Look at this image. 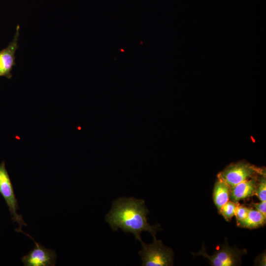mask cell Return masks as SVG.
I'll return each mask as SVG.
<instances>
[{"label": "cell", "instance_id": "1", "mask_svg": "<svg viewBox=\"0 0 266 266\" xmlns=\"http://www.w3.org/2000/svg\"><path fill=\"white\" fill-rule=\"evenodd\" d=\"M149 213L144 200L123 197L113 201L105 219L113 231L121 229L125 233H131L141 242V232H148L156 239L157 231L161 230L159 224L150 225L148 223Z\"/></svg>", "mask_w": 266, "mask_h": 266}, {"label": "cell", "instance_id": "2", "mask_svg": "<svg viewBox=\"0 0 266 266\" xmlns=\"http://www.w3.org/2000/svg\"><path fill=\"white\" fill-rule=\"evenodd\" d=\"M142 249L138 252L142 261V266H170L173 265L174 253L165 246L161 240L154 239L147 244L141 241Z\"/></svg>", "mask_w": 266, "mask_h": 266}, {"label": "cell", "instance_id": "3", "mask_svg": "<svg viewBox=\"0 0 266 266\" xmlns=\"http://www.w3.org/2000/svg\"><path fill=\"white\" fill-rule=\"evenodd\" d=\"M263 173V170L253 165L245 162H239L230 165L218 174V177L231 188Z\"/></svg>", "mask_w": 266, "mask_h": 266}, {"label": "cell", "instance_id": "4", "mask_svg": "<svg viewBox=\"0 0 266 266\" xmlns=\"http://www.w3.org/2000/svg\"><path fill=\"white\" fill-rule=\"evenodd\" d=\"M0 194L4 199L8 206L13 221L19 225L17 231L28 235L22 230V226H26L27 224L24 222L22 216L17 212L18 208L17 200L15 198L13 186L4 161L0 164Z\"/></svg>", "mask_w": 266, "mask_h": 266}, {"label": "cell", "instance_id": "5", "mask_svg": "<svg viewBox=\"0 0 266 266\" xmlns=\"http://www.w3.org/2000/svg\"><path fill=\"white\" fill-rule=\"evenodd\" d=\"M246 253L245 249L233 248L225 243L213 255H209L204 247L200 252L193 254L207 258L210 265L213 266H233L240 264L241 257Z\"/></svg>", "mask_w": 266, "mask_h": 266}, {"label": "cell", "instance_id": "6", "mask_svg": "<svg viewBox=\"0 0 266 266\" xmlns=\"http://www.w3.org/2000/svg\"><path fill=\"white\" fill-rule=\"evenodd\" d=\"M34 248L27 255L23 256L22 262L26 266H54L56 255L54 251L44 248L33 239Z\"/></svg>", "mask_w": 266, "mask_h": 266}, {"label": "cell", "instance_id": "7", "mask_svg": "<svg viewBox=\"0 0 266 266\" xmlns=\"http://www.w3.org/2000/svg\"><path fill=\"white\" fill-rule=\"evenodd\" d=\"M20 27L17 25L14 37L7 47L0 50V77H12L11 71L15 65V53L18 47Z\"/></svg>", "mask_w": 266, "mask_h": 266}, {"label": "cell", "instance_id": "8", "mask_svg": "<svg viewBox=\"0 0 266 266\" xmlns=\"http://www.w3.org/2000/svg\"><path fill=\"white\" fill-rule=\"evenodd\" d=\"M258 180L256 176L231 187L229 198L231 201L237 203L240 200L255 195Z\"/></svg>", "mask_w": 266, "mask_h": 266}, {"label": "cell", "instance_id": "9", "mask_svg": "<svg viewBox=\"0 0 266 266\" xmlns=\"http://www.w3.org/2000/svg\"><path fill=\"white\" fill-rule=\"evenodd\" d=\"M229 186L223 181L218 180L215 183L213 197L214 203L220 211L221 207L230 200Z\"/></svg>", "mask_w": 266, "mask_h": 266}, {"label": "cell", "instance_id": "10", "mask_svg": "<svg viewBox=\"0 0 266 266\" xmlns=\"http://www.w3.org/2000/svg\"><path fill=\"white\" fill-rule=\"evenodd\" d=\"M266 217L257 210L249 209L247 215L243 220L237 221V226L241 228L255 229L264 225Z\"/></svg>", "mask_w": 266, "mask_h": 266}, {"label": "cell", "instance_id": "11", "mask_svg": "<svg viewBox=\"0 0 266 266\" xmlns=\"http://www.w3.org/2000/svg\"><path fill=\"white\" fill-rule=\"evenodd\" d=\"M237 205V203L229 200L222 206L219 212L227 221H229L234 216Z\"/></svg>", "mask_w": 266, "mask_h": 266}, {"label": "cell", "instance_id": "12", "mask_svg": "<svg viewBox=\"0 0 266 266\" xmlns=\"http://www.w3.org/2000/svg\"><path fill=\"white\" fill-rule=\"evenodd\" d=\"M255 195L261 201L266 200V180L265 172L261 174L258 180Z\"/></svg>", "mask_w": 266, "mask_h": 266}, {"label": "cell", "instance_id": "13", "mask_svg": "<svg viewBox=\"0 0 266 266\" xmlns=\"http://www.w3.org/2000/svg\"><path fill=\"white\" fill-rule=\"evenodd\" d=\"M249 208L240 205H237L235 214L237 222L240 221L246 218L247 215Z\"/></svg>", "mask_w": 266, "mask_h": 266}, {"label": "cell", "instance_id": "14", "mask_svg": "<svg viewBox=\"0 0 266 266\" xmlns=\"http://www.w3.org/2000/svg\"><path fill=\"white\" fill-rule=\"evenodd\" d=\"M252 205L254 206L256 210L260 212L265 216L266 217V201H262L259 203H252Z\"/></svg>", "mask_w": 266, "mask_h": 266}, {"label": "cell", "instance_id": "15", "mask_svg": "<svg viewBox=\"0 0 266 266\" xmlns=\"http://www.w3.org/2000/svg\"><path fill=\"white\" fill-rule=\"evenodd\" d=\"M258 264L261 266H266V255L265 253L263 254L262 255L260 256L258 260Z\"/></svg>", "mask_w": 266, "mask_h": 266}]
</instances>
